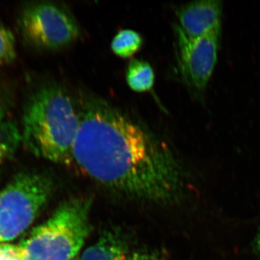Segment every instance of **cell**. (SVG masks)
Instances as JSON below:
<instances>
[{"instance_id":"cell-14","label":"cell","mask_w":260,"mask_h":260,"mask_svg":"<svg viewBox=\"0 0 260 260\" xmlns=\"http://www.w3.org/2000/svg\"><path fill=\"white\" fill-rule=\"evenodd\" d=\"M3 116H4V110H3V108L0 104V123L3 121Z\"/></svg>"},{"instance_id":"cell-5","label":"cell","mask_w":260,"mask_h":260,"mask_svg":"<svg viewBox=\"0 0 260 260\" xmlns=\"http://www.w3.org/2000/svg\"><path fill=\"white\" fill-rule=\"evenodd\" d=\"M19 26L29 44L43 49L64 48L80 35L78 24L69 12L47 2L24 8L19 18Z\"/></svg>"},{"instance_id":"cell-7","label":"cell","mask_w":260,"mask_h":260,"mask_svg":"<svg viewBox=\"0 0 260 260\" xmlns=\"http://www.w3.org/2000/svg\"><path fill=\"white\" fill-rule=\"evenodd\" d=\"M222 2L218 0L195 1L177 10L179 25L176 30L189 39H198L221 28Z\"/></svg>"},{"instance_id":"cell-12","label":"cell","mask_w":260,"mask_h":260,"mask_svg":"<svg viewBox=\"0 0 260 260\" xmlns=\"http://www.w3.org/2000/svg\"><path fill=\"white\" fill-rule=\"evenodd\" d=\"M16 56L15 39L13 32L0 25V65L13 60Z\"/></svg>"},{"instance_id":"cell-10","label":"cell","mask_w":260,"mask_h":260,"mask_svg":"<svg viewBox=\"0 0 260 260\" xmlns=\"http://www.w3.org/2000/svg\"><path fill=\"white\" fill-rule=\"evenodd\" d=\"M140 34L130 29L119 30L112 39L111 48L114 54L121 58H129L140 50L143 45Z\"/></svg>"},{"instance_id":"cell-4","label":"cell","mask_w":260,"mask_h":260,"mask_svg":"<svg viewBox=\"0 0 260 260\" xmlns=\"http://www.w3.org/2000/svg\"><path fill=\"white\" fill-rule=\"evenodd\" d=\"M52 186L45 174L23 172L0 191V244L28 229L50 198Z\"/></svg>"},{"instance_id":"cell-15","label":"cell","mask_w":260,"mask_h":260,"mask_svg":"<svg viewBox=\"0 0 260 260\" xmlns=\"http://www.w3.org/2000/svg\"><path fill=\"white\" fill-rule=\"evenodd\" d=\"M256 247L260 251V232L259 235H258L257 239H256Z\"/></svg>"},{"instance_id":"cell-8","label":"cell","mask_w":260,"mask_h":260,"mask_svg":"<svg viewBox=\"0 0 260 260\" xmlns=\"http://www.w3.org/2000/svg\"><path fill=\"white\" fill-rule=\"evenodd\" d=\"M80 260H162L156 251L134 249L120 234L106 232L82 254Z\"/></svg>"},{"instance_id":"cell-9","label":"cell","mask_w":260,"mask_h":260,"mask_svg":"<svg viewBox=\"0 0 260 260\" xmlns=\"http://www.w3.org/2000/svg\"><path fill=\"white\" fill-rule=\"evenodd\" d=\"M126 78V83L132 90L142 93L153 88L155 74L148 61L134 59L128 64Z\"/></svg>"},{"instance_id":"cell-13","label":"cell","mask_w":260,"mask_h":260,"mask_svg":"<svg viewBox=\"0 0 260 260\" xmlns=\"http://www.w3.org/2000/svg\"><path fill=\"white\" fill-rule=\"evenodd\" d=\"M0 260H22L19 246L10 243H1Z\"/></svg>"},{"instance_id":"cell-2","label":"cell","mask_w":260,"mask_h":260,"mask_svg":"<svg viewBox=\"0 0 260 260\" xmlns=\"http://www.w3.org/2000/svg\"><path fill=\"white\" fill-rule=\"evenodd\" d=\"M80 124V112L69 94L60 87H42L24 106L22 142L43 158L69 164Z\"/></svg>"},{"instance_id":"cell-16","label":"cell","mask_w":260,"mask_h":260,"mask_svg":"<svg viewBox=\"0 0 260 260\" xmlns=\"http://www.w3.org/2000/svg\"><path fill=\"white\" fill-rule=\"evenodd\" d=\"M70 260H79V259H78V258L77 257V256H76V257L73 258V259H70Z\"/></svg>"},{"instance_id":"cell-11","label":"cell","mask_w":260,"mask_h":260,"mask_svg":"<svg viewBox=\"0 0 260 260\" xmlns=\"http://www.w3.org/2000/svg\"><path fill=\"white\" fill-rule=\"evenodd\" d=\"M22 142L21 133L11 121L0 123V166L10 158Z\"/></svg>"},{"instance_id":"cell-1","label":"cell","mask_w":260,"mask_h":260,"mask_svg":"<svg viewBox=\"0 0 260 260\" xmlns=\"http://www.w3.org/2000/svg\"><path fill=\"white\" fill-rule=\"evenodd\" d=\"M73 161L101 185L133 199L167 203L181 185L172 150L143 124L95 96H85Z\"/></svg>"},{"instance_id":"cell-3","label":"cell","mask_w":260,"mask_h":260,"mask_svg":"<svg viewBox=\"0 0 260 260\" xmlns=\"http://www.w3.org/2000/svg\"><path fill=\"white\" fill-rule=\"evenodd\" d=\"M91 199L73 198L32 229L19 244L22 260H70L76 257L90 232Z\"/></svg>"},{"instance_id":"cell-6","label":"cell","mask_w":260,"mask_h":260,"mask_svg":"<svg viewBox=\"0 0 260 260\" xmlns=\"http://www.w3.org/2000/svg\"><path fill=\"white\" fill-rule=\"evenodd\" d=\"M221 28L198 39H189L177 30L179 72L186 85L204 93L218 61Z\"/></svg>"}]
</instances>
